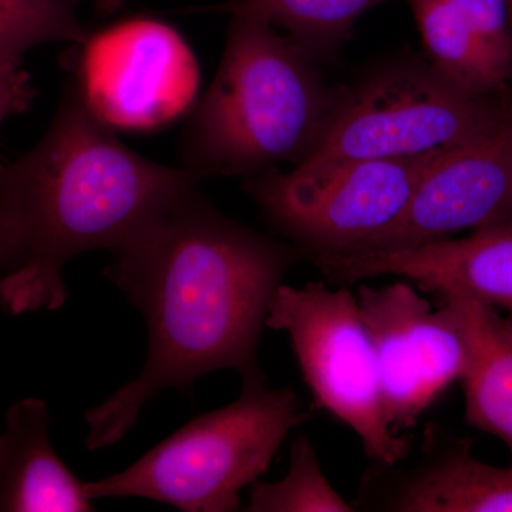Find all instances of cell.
Returning a JSON list of instances; mask_svg holds the SVG:
<instances>
[{
	"label": "cell",
	"instance_id": "ffe728a7",
	"mask_svg": "<svg viewBox=\"0 0 512 512\" xmlns=\"http://www.w3.org/2000/svg\"><path fill=\"white\" fill-rule=\"evenodd\" d=\"M123 5V0H96V9L101 16H109L116 13Z\"/></svg>",
	"mask_w": 512,
	"mask_h": 512
},
{
	"label": "cell",
	"instance_id": "6da1fadb",
	"mask_svg": "<svg viewBox=\"0 0 512 512\" xmlns=\"http://www.w3.org/2000/svg\"><path fill=\"white\" fill-rule=\"evenodd\" d=\"M113 254L104 275L146 320L148 352L136 379L86 413L89 450L123 440L165 389L258 370L269 306L301 252L224 217L194 187Z\"/></svg>",
	"mask_w": 512,
	"mask_h": 512
},
{
	"label": "cell",
	"instance_id": "ba28073f",
	"mask_svg": "<svg viewBox=\"0 0 512 512\" xmlns=\"http://www.w3.org/2000/svg\"><path fill=\"white\" fill-rule=\"evenodd\" d=\"M77 46L64 56L73 89L111 130H160L197 104V57L180 32L163 20L123 19L89 33Z\"/></svg>",
	"mask_w": 512,
	"mask_h": 512
},
{
	"label": "cell",
	"instance_id": "9a60e30c",
	"mask_svg": "<svg viewBox=\"0 0 512 512\" xmlns=\"http://www.w3.org/2000/svg\"><path fill=\"white\" fill-rule=\"evenodd\" d=\"M437 298L460 306L470 336V366L460 382L467 424L503 441L512 466V319L467 296Z\"/></svg>",
	"mask_w": 512,
	"mask_h": 512
},
{
	"label": "cell",
	"instance_id": "8992f818",
	"mask_svg": "<svg viewBox=\"0 0 512 512\" xmlns=\"http://www.w3.org/2000/svg\"><path fill=\"white\" fill-rule=\"evenodd\" d=\"M266 326L288 335L316 404L355 431L370 460L393 467L406 457L407 441L384 413L375 346L348 288L282 284Z\"/></svg>",
	"mask_w": 512,
	"mask_h": 512
},
{
	"label": "cell",
	"instance_id": "2e32d148",
	"mask_svg": "<svg viewBox=\"0 0 512 512\" xmlns=\"http://www.w3.org/2000/svg\"><path fill=\"white\" fill-rule=\"evenodd\" d=\"M387 0H228L201 8L266 23L318 62H330L353 35L357 20Z\"/></svg>",
	"mask_w": 512,
	"mask_h": 512
},
{
	"label": "cell",
	"instance_id": "52a82bcc",
	"mask_svg": "<svg viewBox=\"0 0 512 512\" xmlns=\"http://www.w3.org/2000/svg\"><path fill=\"white\" fill-rule=\"evenodd\" d=\"M299 164L251 175L245 190L266 220L311 258L365 247L392 227L414 188L440 156Z\"/></svg>",
	"mask_w": 512,
	"mask_h": 512
},
{
	"label": "cell",
	"instance_id": "d6986e66",
	"mask_svg": "<svg viewBox=\"0 0 512 512\" xmlns=\"http://www.w3.org/2000/svg\"><path fill=\"white\" fill-rule=\"evenodd\" d=\"M35 96L29 74L20 64L0 62V126L8 117L25 113Z\"/></svg>",
	"mask_w": 512,
	"mask_h": 512
},
{
	"label": "cell",
	"instance_id": "7c38bea8",
	"mask_svg": "<svg viewBox=\"0 0 512 512\" xmlns=\"http://www.w3.org/2000/svg\"><path fill=\"white\" fill-rule=\"evenodd\" d=\"M427 60L450 82L481 96L512 92L508 0H410Z\"/></svg>",
	"mask_w": 512,
	"mask_h": 512
},
{
	"label": "cell",
	"instance_id": "4fadbf2b",
	"mask_svg": "<svg viewBox=\"0 0 512 512\" xmlns=\"http://www.w3.org/2000/svg\"><path fill=\"white\" fill-rule=\"evenodd\" d=\"M43 400H20L0 433V512H87L93 500L84 483L57 456L49 440Z\"/></svg>",
	"mask_w": 512,
	"mask_h": 512
},
{
	"label": "cell",
	"instance_id": "5bb4252c",
	"mask_svg": "<svg viewBox=\"0 0 512 512\" xmlns=\"http://www.w3.org/2000/svg\"><path fill=\"white\" fill-rule=\"evenodd\" d=\"M379 510L512 512V466L474 457L466 439L443 441L430 431L419 463L383 495Z\"/></svg>",
	"mask_w": 512,
	"mask_h": 512
},
{
	"label": "cell",
	"instance_id": "7402d4cb",
	"mask_svg": "<svg viewBox=\"0 0 512 512\" xmlns=\"http://www.w3.org/2000/svg\"><path fill=\"white\" fill-rule=\"evenodd\" d=\"M510 106H511V111H512V92L510 94Z\"/></svg>",
	"mask_w": 512,
	"mask_h": 512
},
{
	"label": "cell",
	"instance_id": "5b68a950",
	"mask_svg": "<svg viewBox=\"0 0 512 512\" xmlns=\"http://www.w3.org/2000/svg\"><path fill=\"white\" fill-rule=\"evenodd\" d=\"M510 94L467 92L429 60H393L352 87H342L325 133L301 164L394 160L450 150L500 126L510 110Z\"/></svg>",
	"mask_w": 512,
	"mask_h": 512
},
{
	"label": "cell",
	"instance_id": "9c48e42d",
	"mask_svg": "<svg viewBox=\"0 0 512 512\" xmlns=\"http://www.w3.org/2000/svg\"><path fill=\"white\" fill-rule=\"evenodd\" d=\"M434 308L409 281L362 285L357 303L373 346L384 413L396 434L416 426L421 414L466 376L471 343L453 299Z\"/></svg>",
	"mask_w": 512,
	"mask_h": 512
},
{
	"label": "cell",
	"instance_id": "8fae6325",
	"mask_svg": "<svg viewBox=\"0 0 512 512\" xmlns=\"http://www.w3.org/2000/svg\"><path fill=\"white\" fill-rule=\"evenodd\" d=\"M335 284L393 276L436 296L454 293L512 319V218L420 247L355 251L312 259Z\"/></svg>",
	"mask_w": 512,
	"mask_h": 512
},
{
	"label": "cell",
	"instance_id": "3957f363",
	"mask_svg": "<svg viewBox=\"0 0 512 512\" xmlns=\"http://www.w3.org/2000/svg\"><path fill=\"white\" fill-rule=\"evenodd\" d=\"M340 92L284 33L232 16L218 72L185 130L181 167L201 181L301 164L318 146Z\"/></svg>",
	"mask_w": 512,
	"mask_h": 512
},
{
	"label": "cell",
	"instance_id": "e0dca14e",
	"mask_svg": "<svg viewBox=\"0 0 512 512\" xmlns=\"http://www.w3.org/2000/svg\"><path fill=\"white\" fill-rule=\"evenodd\" d=\"M348 503L329 483L315 448L306 437L293 441L289 470L282 480H256L249 491V512H352Z\"/></svg>",
	"mask_w": 512,
	"mask_h": 512
},
{
	"label": "cell",
	"instance_id": "ac0fdd59",
	"mask_svg": "<svg viewBox=\"0 0 512 512\" xmlns=\"http://www.w3.org/2000/svg\"><path fill=\"white\" fill-rule=\"evenodd\" d=\"M89 36L77 16V0H0V62H22L33 47L82 43Z\"/></svg>",
	"mask_w": 512,
	"mask_h": 512
},
{
	"label": "cell",
	"instance_id": "30bf717a",
	"mask_svg": "<svg viewBox=\"0 0 512 512\" xmlns=\"http://www.w3.org/2000/svg\"><path fill=\"white\" fill-rule=\"evenodd\" d=\"M511 218L510 106L507 119L493 131L443 151L421 175L406 210L392 227L356 251L420 247Z\"/></svg>",
	"mask_w": 512,
	"mask_h": 512
},
{
	"label": "cell",
	"instance_id": "7a4b0ae2",
	"mask_svg": "<svg viewBox=\"0 0 512 512\" xmlns=\"http://www.w3.org/2000/svg\"><path fill=\"white\" fill-rule=\"evenodd\" d=\"M198 183L124 146L70 84L45 137L0 165V306L10 315L62 308L70 259L117 251Z\"/></svg>",
	"mask_w": 512,
	"mask_h": 512
},
{
	"label": "cell",
	"instance_id": "44dd1931",
	"mask_svg": "<svg viewBox=\"0 0 512 512\" xmlns=\"http://www.w3.org/2000/svg\"><path fill=\"white\" fill-rule=\"evenodd\" d=\"M508 6H510L511 28H512V0H508Z\"/></svg>",
	"mask_w": 512,
	"mask_h": 512
},
{
	"label": "cell",
	"instance_id": "277c9868",
	"mask_svg": "<svg viewBox=\"0 0 512 512\" xmlns=\"http://www.w3.org/2000/svg\"><path fill=\"white\" fill-rule=\"evenodd\" d=\"M234 402L201 414L121 473L84 483L92 500L146 498L184 512H232L311 413L291 389H271L261 369L242 375Z\"/></svg>",
	"mask_w": 512,
	"mask_h": 512
}]
</instances>
